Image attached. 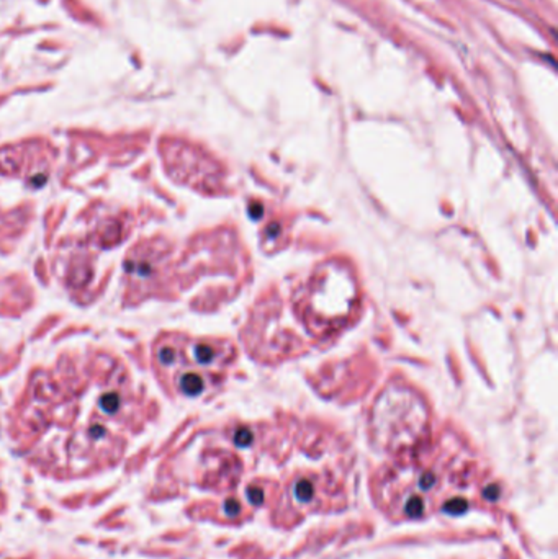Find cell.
I'll return each mask as SVG.
<instances>
[{
    "label": "cell",
    "instance_id": "1",
    "mask_svg": "<svg viewBox=\"0 0 558 559\" xmlns=\"http://www.w3.org/2000/svg\"><path fill=\"white\" fill-rule=\"evenodd\" d=\"M234 347L228 340L160 335L152 347V363L167 391L182 398H203L216 393L234 361Z\"/></svg>",
    "mask_w": 558,
    "mask_h": 559
}]
</instances>
